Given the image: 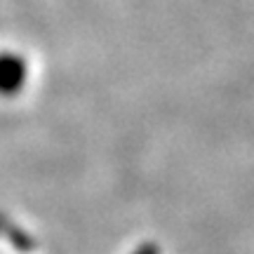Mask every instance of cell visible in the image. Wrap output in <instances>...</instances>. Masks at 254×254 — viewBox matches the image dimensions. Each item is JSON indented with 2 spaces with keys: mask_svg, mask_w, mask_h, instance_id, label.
I'll list each match as a JSON object with an SVG mask.
<instances>
[{
  "mask_svg": "<svg viewBox=\"0 0 254 254\" xmlns=\"http://www.w3.org/2000/svg\"><path fill=\"white\" fill-rule=\"evenodd\" d=\"M26 80V64L14 52H0V94L14 97Z\"/></svg>",
  "mask_w": 254,
  "mask_h": 254,
  "instance_id": "6da1fadb",
  "label": "cell"
},
{
  "mask_svg": "<svg viewBox=\"0 0 254 254\" xmlns=\"http://www.w3.org/2000/svg\"><path fill=\"white\" fill-rule=\"evenodd\" d=\"M2 221H5V219H2V217H0V228H2Z\"/></svg>",
  "mask_w": 254,
  "mask_h": 254,
  "instance_id": "7a4b0ae2",
  "label": "cell"
}]
</instances>
